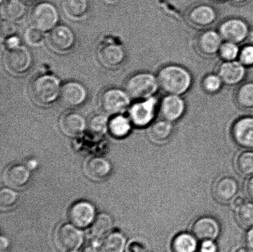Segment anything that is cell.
Segmentation results:
<instances>
[{
	"label": "cell",
	"mask_w": 253,
	"mask_h": 252,
	"mask_svg": "<svg viewBox=\"0 0 253 252\" xmlns=\"http://www.w3.org/2000/svg\"><path fill=\"white\" fill-rule=\"evenodd\" d=\"M157 78L160 88L167 95L182 96L192 85V76L189 71L175 64L164 67L159 72Z\"/></svg>",
	"instance_id": "6da1fadb"
},
{
	"label": "cell",
	"mask_w": 253,
	"mask_h": 252,
	"mask_svg": "<svg viewBox=\"0 0 253 252\" xmlns=\"http://www.w3.org/2000/svg\"><path fill=\"white\" fill-rule=\"evenodd\" d=\"M60 80L51 74H41L31 81L29 91L32 100L41 106H49L60 97Z\"/></svg>",
	"instance_id": "7a4b0ae2"
},
{
	"label": "cell",
	"mask_w": 253,
	"mask_h": 252,
	"mask_svg": "<svg viewBox=\"0 0 253 252\" xmlns=\"http://www.w3.org/2000/svg\"><path fill=\"white\" fill-rule=\"evenodd\" d=\"M160 88L157 76L148 72L136 73L125 84V90L131 99L138 101L154 97Z\"/></svg>",
	"instance_id": "3957f363"
},
{
	"label": "cell",
	"mask_w": 253,
	"mask_h": 252,
	"mask_svg": "<svg viewBox=\"0 0 253 252\" xmlns=\"http://www.w3.org/2000/svg\"><path fill=\"white\" fill-rule=\"evenodd\" d=\"M33 56L27 46L19 45L6 49L4 55V65L6 70L13 75H26L33 66Z\"/></svg>",
	"instance_id": "277c9868"
},
{
	"label": "cell",
	"mask_w": 253,
	"mask_h": 252,
	"mask_svg": "<svg viewBox=\"0 0 253 252\" xmlns=\"http://www.w3.org/2000/svg\"><path fill=\"white\" fill-rule=\"evenodd\" d=\"M131 98L125 90L118 88L107 89L101 94L99 105L107 115L121 114L130 108Z\"/></svg>",
	"instance_id": "5b68a950"
},
{
	"label": "cell",
	"mask_w": 253,
	"mask_h": 252,
	"mask_svg": "<svg viewBox=\"0 0 253 252\" xmlns=\"http://www.w3.org/2000/svg\"><path fill=\"white\" fill-rule=\"evenodd\" d=\"M60 16L58 9L51 2H40L34 7L31 14L32 26L44 32H50L58 25Z\"/></svg>",
	"instance_id": "8992f818"
},
{
	"label": "cell",
	"mask_w": 253,
	"mask_h": 252,
	"mask_svg": "<svg viewBox=\"0 0 253 252\" xmlns=\"http://www.w3.org/2000/svg\"><path fill=\"white\" fill-rule=\"evenodd\" d=\"M54 240L59 250L69 252L81 248L84 243V236L81 229L73 224L63 223L54 232Z\"/></svg>",
	"instance_id": "52a82bcc"
},
{
	"label": "cell",
	"mask_w": 253,
	"mask_h": 252,
	"mask_svg": "<svg viewBox=\"0 0 253 252\" xmlns=\"http://www.w3.org/2000/svg\"><path fill=\"white\" fill-rule=\"evenodd\" d=\"M157 106L158 100L155 96L138 101L129 108V118L136 127H145L152 122Z\"/></svg>",
	"instance_id": "ba28073f"
},
{
	"label": "cell",
	"mask_w": 253,
	"mask_h": 252,
	"mask_svg": "<svg viewBox=\"0 0 253 252\" xmlns=\"http://www.w3.org/2000/svg\"><path fill=\"white\" fill-rule=\"evenodd\" d=\"M48 42L49 46L56 53H69L76 46V35L68 26L58 25L49 32Z\"/></svg>",
	"instance_id": "9c48e42d"
},
{
	"label": "cell",
	"mask_w": 253,
	"mask_h": 252,
	"mask_svg": "<svg viewBox=\"0 0 253 252\" xmlns=\"http://www.w3.org/2000/svg\"><path fill=\"white\" fill-rule=\"evenodd\" d=\"M96 209L87 201H79L74 203L69 210L70 223L80 229L91 226L96 218Z\"/></svg>",
	"instance_id": "30bf717a"
},
{
	"label": "cell",
	"mask_w": 253,
	"mask_h": 252,
	"mask_svg": "<svg viewBox=\"0 0 253 252\" xmlns=\"http://www.w3.org/2000/svg\"><path fill=\"white\" fill-rule=\"evenodd\" d=\"M87 98V90L79 81H69L62 86L59 100L67 108L79 107L85 103Z\"/></svg>",
	"instance_id": "8fae6325"
},
{
	"label": "cell",
	"mask_w": 253,
	"mask_h": 252,
	"mask_svg": "<svg viewBox=\"0 0 253 252\" xmlns=\"http://www.w3.org/2000/svg\"><path fill=\"white\" fill-rule=\"evenodd\" d=\"M98 58L101 64L108 69H116L125 61L126 54L122 45L113 42L101 44L98 49Z\"/></svg>",
	"instance_id": "7c38bea8"
},
{
	"label": "cell",
	"mask_w": 253,
	"mask_h": 252,
	"mask_svg": "<svg viewBox=\"0 0 253 252\" xmlns=\"http://www.w3.org/2000/svg\"><path fill=\"white\" fill-rule=\"evenodd\" d=\"M61 132L69 137H78L85 132L88 127L85 117L76 111L64 112L59 120Z\"/></svg>",
	"instance_id": "4fadbf2b"
},
{
	"label": "cell",
	"mask_w": 253,
	"mask_h": 252,
	"mask_svg": "<svg viewBox=\"0 0 253 252\" xmlns=\"http://www.w3.org/2000/svg\"><path fill=\"white\" fill-rule=\"evenodd\" d=\"M83 170L88 179L93 181H102L110 176L112 171V165L106 158L95 155L85 160Z\"/></svg>",
	"instance_id": "5bb4252c"
},
{
	"label": "cell",
	"mask_w": 253,
	"mask_h": 252,
	"mask_svg": "<svg viewBox=\"0 0 253 252\" xmlns=\"http://www.w3.org/2000/svg\"><path fill=\"white\" fill-rule=\"evenodd\" d=\"M219 33L225 41L242 43L249 36V27L242 19H228L219 27Z\"/></svg>",
	"instance_id": "9a60e30c"
},
{
	"label": "cell",
	"mask_w": 253,
	"mask_h": 252,
	"mask_svg": "<svg viewBox=\"0 0 253 252\" xmlns=\"http://www.w3.org/2000/svg\"><path fill=\"white\" fill-rule=\"evenodd\" d=\"M31 177V170L26 165L14 164L4 170L2 180L7 187L14 189H22L28 184Z\"/></svg>",
	"instance_id": "2e32d148"
},
{
	"label": "cell",
	"mask_w": 253,
	"mask_h": 252,
	"mask_svg": "<svg viewBox=\"0 0 253 252\" xmlns=\"http://www.w3.org/2000/svg\"><path fill=\"white\" fill-rule=\"evenodd\" d=\"M185 110V103L182 96L167 95L160 103V111L163 119L175 122L182 117Z\"/></svg>",
	"instance_id": "e0dca14e"
},
{
	"label": "cell",
	"mask_w": 253,
	"mask_h": 252,
	"mask_svg": "<svg viewBox=\"0 0 253 252\" xmlns=\"http://www.w3.org/2000/svg\"><path fill=\"white\" fill-rule=\"evenodd\" d=\"M192 231L193 235L198 240L214 241L219 235L220 226L212 217L203 216L195 221Z\"/></svg>",
	"instance_id": "ac0fdd59"
},
{
	"label": "cell",
	"mask_w": 253,
	"mask_h": 252,
	"mask_svg": "<svg viewBox=\"0 0 253 252\" xmlns=\"http://www.w3.org/2000/svg\"><path fill=\"white\" fill-rule=\"evenodd\" d=\"M233 140L247 149L253 148V118L243 117L236 121L232 129Z\"/></svg>",
	"instance_id": "d6986e66"
},
{
	"label": "cell",
	"mask_w": 253,
	"mask_h": 252,
	"mask_svg": "<svg viewBox=\"0 0 253 252\" xmlns=\"http://www.w3.org/2000/svg\"><path fill=\"white\" fill-rule=\"evenodd\" d=\"M218 75L225 85H237L244 80L246 69L239 61H225L220 66Z\"/></svg>",
	"instance_id": "ffe728a7"
},
{
	"label": "cell",
	"mask_w": 253,
	"mask_h": 252,
	"mask_svg": "<svg viewBox=\"0 0 253 252\" xmlns=\"http://www.w3.org/2000/svg\"><path fill=\"white\" fill-rule=\"evenodd\" d=\"M239 191V184L234 178L225 176L220 178L213 187L215 199L222 203L232 201Z\"/></svg>",
	"instance_id": "44dd1931"
},
{
	"label": "cell",
	"mask_w": 253,
	"mask_h": 252,
	"mask_svg": "<svg viewBox=\"0 0 253 252\" xmlns=\"http://www.w3.org/2000/svg\"><path fill=\"white\" fill-rule=\"evenodd\" d=\"M27 8L23 0H5L1 6L2 20L16 22L21 21L27 14Z\"/></svg>",
	"instance_id": "7402d4cb"
},
{
	"label": "cell",
	"mask_w": 253,
	"mask_h": 252,
	"mask_svg": "<svg viewBox=\"0 0 253 252\" xmlns=\"http://www.w3.org/2000/svg\"><path fill=\"white\" fill-rule=\"evenodd\" d=\"M62 9L66 16L73 21H80L87 15L88 0H63Z\"/></svg>",
	"instance_id": "603a6c76"
},
{
	"label": "cell",
	"mask_w": 253,
	"mask_h": 252,
	"mask_svg": "<svg viewBox=\"0 0 253 252\" xmlns=\"http://www.w3.org/2000/svg\"><path fill=\"white\" fill-rule=\"evenodd\" d=\"M223 39L219 32L208 31L200 36L199 46L203 53L207 55H214L219 53Z\"/></svg>",
	"instance_id": "cb8c5ba5"
},
{
	"label": "cell",
	"mask_w": 253,
	"mask_h": 252,
	"mask_svg": "<svg viewBox=\"0 0 253 252\" xmlns=\"http://www.w3.org/2000/svg\"><path fill=\"white\" fill-rule=\"evenodd\" d=\"M126 246V239L121 232H111L104 237L101 241L100 252H125Z\"/></svg>",
	"instance_id": "d4e9b609"
},
{
	"label": "cell",
	"mask_w": 253,
	"mask_h": 252,
	"mask_svg": "<svg viewBox=\"0 0 253 252\" xmlns=\"http://www.w3.org/2000/svg\"><path fill=\"white\" fill-rule=\"evenodd\" d=\"M190 21L198 26L206 27L214 23L217 15L212 7L202 5L193 9L190 14Z\"/></svg>",
	"instance_id": "484cf974"
},
{
	"label": "cell",
	"mask_w": 253,
	"mask_h": 252,
	"mask_svg": "<svg viewBox=\"0 0 253 252\" xmlns=\"http://www.w3.org/2000/svg\"><path fill=\"white\" fill-rule=\"evenodd\" d=\"M113 219L106 212L96 215L95 220L91 225L90 233L94 238H104L110 233L113 228Z\"/></svg>",
	"instance_id": "4316f807"
},
{
	"label": "cell",
	"mask_w": 253,
	"mask_h": 252,
	"mask_svg": "<svg viewBox=\"0 0 253 252\" xmlns=\"http://www.w3.org/2000/svg\"><path fill=\"white\" fill-rule=\"evenodd\" d=\"M131 123L129 117L122 114L114 115L109 122V132L116 138H125L130 132Z\"/></svg>",
	"instance_id": "83f0119b"
},
{
	"label": "cell",
	"mask_w": 253,
	"mask_h": 252,
	"mask_svg": "<svg viewBox=\"0 0 253 252\" xmlns=\"http://www.w3.org/2000/svg\"><path fill=\"white\" fill-rule=\"evenodd\" d=\"M197 239L193 234H178L172 241L173 252H195L198 248Z\"/></svg>",
	"instance_id": "f1b7e54d"
},
{
	"label": "cell",
	"mask_w": 253,
	"mask_h": 252,
	"mask_svg": "<svg viewBox=\"0 0 253 252\" xmlns=\"http://www.w3.org/2000/svg\"><path fill=\"white\" fill-rule=\"evenodd\" d=\"M235 166L238 172L245 177L253 175V151H244L240 153L235 160Z\"/></svg>",
	"instance_id": "f546056e"
},
{
	"label": "cell",
	"mask_w": 253,
	"mask_h": 252,
	"mask_svg": "<svg viewBox=\"0 0 253 252\" xmlns=\"http://www.w3.org/2000/svg\"><path fill=\"white\" fill-rule=\"evenodd\" d=\"M172 131V122L163 119L153 123L151 127L150 133L156 140L164 141L170 137Z\"/></svg>",
	"instance_id": "4dcf8cb0"
},
{
	"label": "cell",
	"mask_w": 253,
	"mask_h": 252,
	"mask_svg": "<svg viewBox=\"0 0 253 252\" xmlns=\"http://www.w3.org/2000/svg\"><path fill=\"white\" fill-rule=\"evenodd\" d=\"M110 119L106 113L94 115L89 120L88 127L93 135L100 136L105 134L108 130Z\"/></svg>",
	"instance_id": "1f68e13d"
},
{
	"label": "cell",
	"mask_w": 253,
	"mask_h": 252,
	"mask_svg": "<svg viewBox=\"0 0 253 252\" xmlns=\"http://www.w3.org/2000/svg\"><path fill=\"white\" fill-rule=\"evenodd\" d=\"M237 219L245 228H253V203H245L237 209Z\"/></svg>",
	"instance_id": "d6a6232c"
},
{
	"label": "cell",
	"mask_w": 253,
	"mask_h": 252,
	"mask_svg": "<svg viewBox=\"0 0 253 252\" xmlns=\"http://www.w3.org/2000/svg\"><path fill=\"white\" fill-rule=\"evenodd\" d=\"M237 102L244 108H253V83L245 84L238 90Z\"/></svg>",
	"instance_id": "836d02e7"
},
{
	"label": "cell",
	"mask_w": 253,
	"mask_h": 252,
	"mask_svg": "<svg viewBox=\"0 0 253 252\" xmlns=\"http://www.w3.org/2000/svg\"><path fill=\"white\" fill-rule=\"evenodd\" d=\"M19 194L11 187L2 188L0 191V207L6 210L12 208L19 201Z\"/></svg>",
	"instance_id": "e575fe53"
},
{
	"label": "cell",
	"mask_w": 253,
	"mask_h": 252,
	"mask_svg": "<svg viewBox=\"0 0 253 252\" xmlns=\"http://www.w3.org/2000/svg\"><path fill=\"white\" fill-rule=\"evenodd\" d=\"M44 33V32L41 31V30L31 26L28 27L24 32L25 41L30 46H41L43 44L44 38H45Z\"/></svg>",
	"instance_id": "d590c367"
},
{
	"label": "cell",
	"mask_w": 253,
	"mask_h": 252,
	"mask_svg": "<svg viewBox=\"0 0 253 252\" xmlns=\"http://www.w3.org/2000/svg\"><path fill=\"white\" fill-rule=\"evenodd\" d=\"M240 49L238 44L232 42L225 41L220 46L219 53L220 58L225 61H235L239 58Z\"/></svg>",
	"instance_id": "8d00e7d4"
},
{
	"label": "cell",
	"mask_w": 253,
	"mask_h": 252,
	"mask_svg": "<svg viewBox=\"0 0 253 252\" xmlns=\"http://www.w3.org/2000/svg\"><path fill=\"white\" fill-rule=\"evenodd\" d=\"M224 84L218 74H210L204 78L203 81V86L205 90L209 93H215L218 92L222 88Z\"/></svg>",
	"instance_id": "74e56055"
},
{
	"label": "cell",
	"mask_w": 253,
	"mask_h": 252,
	"mask_svg": "<svg viewBox=\"0 0 253 252\" xmlns=\"http://www.w3.org/2000/svg\"><path fill=\"white\" fill-rule=\"evenodd\" d=\"M17 31L15 22L1 20V39L4 41L10 36H16Z\"/></svg>",
	"instance_id": "f35d334b"
},
{
	"label": "cell",
	"mask_w": 253,
	"mask_h": 252,
	"mask_svg": "<svg viewBox=\"0 0 253 252\" xmlns=\"http://www.w3.org/2000/svg\"><path fill=\"white\" fill-rule=\"evenodd\" d=\"M239 61L245 66L253 65V45L245 46L240 52Z\"/></svg>",
	"instance_id": "ab89813d"
},
{
	"label": "cell",
	"mask_w": 253,
	"mask_h": 252,
	"mask_svg": "<svg viewBox=\"0 0 253 252\" xmlns=\"http://www.w3.org/2000/svg\"><path fill=\"white\" fill-rule=\"evenodd\" d=\"M127 252H150L147 244L143 241L135 239L130 242L127 246Z\"/></svg>",
	"instance_id": "60d3db41"
},
{
	"label": "cell",
	"mask_w": 253,
	"mask_h": 252,
	"mask_svg": "<svg viewBox=\"0 0 253 252\" xmlns=\"http://www.w3.org/2000/svg\"><path fill=\"white\" fill-rule=\"evenodd\" d=\"M200 252H217V247L214 241H203L200 247Z\"/></svg>",
	"instance_id": "b9f144b4"
},
{
	"label": "cell",
	"mask_w": 253,
	"mask_h": 252,
	"mask_svg": "<svg viewBox=\"0 0 253 252\" xmlns=\"http://www.w3.org/2000/svg\"><path fill=\"white\" fill-rule=\"evenodd\" d=\"M4 44L6 49L14 48L21 45V39L16 36H10L4 39Z\"/></svg>",
	"instance_id": "7bdbcfd3"
},
{
	"label": "cell",
	"mask_w": 253,
	"mask_h": 252,
	"mask_svg": "<svg viewBox=\"0 0 253 252\" xmlns=\"http://www.w3.org/2000/svg\"><path fill=\"white\" fill-rule=\"evenodd\" d=\"M245 191L249 198L253 202V175L247 180L245 184Z\"/></svg>",
	"instance_id": "ee69618b"
},
{
	"label": "cell",
	"mask_w": 253,
	"mask_h": 252,
	"mask_svg": "<svg viewBox=\"0 0 253 252\" xmlns=\"http://www.w3.org/2000/svg\"><path fill=\"white\" fill-rule=\"evenodd\" d=\"M245 243L248 250L250 252H253V228H250L246 234Z\"/></svg>",
	"instance_id": "f6af8a7d"
},
{
	"label": "cell",
	"mask_w": 253,
	"mask_h": 252,
	"mask_svg": "<svg viewBox=\"0 0 253 252\" xmlns=\"http://www.w3.org/2000/svg\"><path fill=\"white\" fill-rule=\"evenodd\" d=\"M245 203L244 199L241 197H235L233 199L232 206L235 209H239L243 204Z\"/></svg>",
	"instance_id": "bcb514c9"
},
{
	"label": "cell",
	"mask_w": 253,
	"mask_h": 252,
	"mask_svg": "<svg viewBox=\"0 0 253 252\" xmlns=\"http://www.w3.org/2000/svg\"><path fill=\"white\" fill-rule=\"evenodd\" d=\"M83 252H100V249L96 248L93 244H88L84 249Z\"/></svg>",
	"instance_id": "7dc6e473"
},
{
	"label": "cell",
	"mask_w": 253,
	"mask_h": 252,
	"mask_svg": "<svg viewBox=\"0 0 253 252\" xmlns=\"http://www.w3.org/2000/svg\"><path fill=\"white\" fill-rule=\"evenodd\" d=\"M0 245H1V250H5V249L8 248L9 241L6 237L1 236V240H0Z\"/></svg>",
	"instance_id": "c3c4849f"
},
{
	"label": "cell",
	"mask_w": 253,
	"mask_h": 252,
	"mask_svg": "<svg viewBox=\"0 0 253 252\" xmlns=\"http://www.w3.org/2000/svg\"><path fill=\"white\" fill-rule=\"evenodd\" d=\"M37 163L34 160H29L28 164L26 165V166L29 168L30 170L34 169L36 167Z\"/></svg>",
	"instance_id": "681fc988"
},
{
	"label": "cell",
	"mask_w": 253,
	"mask_h": 252,
	"mask_svg": "<svg viewBox=\"0 0 253 252\" xmlns=\"http://www.w3.org/2000/svg\"><path fill=\"white\" fill-rule=\"evenodd\" d=\"M232 252H250L248 249H245L244 248H242V247H239V248H237L234 249Z\"/></svg>",
	"instance_id": "f907efd6"
},
{
	"label": "cell",
	"mask_w": 253,
	"mask_h": 252,
	"mask_svg": "<svg viewBox=\"0 0 253 252\" xmlns=\"http://www.w3.org/2000/svg\"><path fill=\"white\" fill-rule=\"evenodd\" d=\"M103 1L108 4H114L116 3L119 0H103Z\"/></svg>",
	"instance_id": "816d5d0a"
},
{
	"label": "cell",
	"mask_w": 253,
	"mask_h": 252,
	"mask_svg": "<svg viewBox=\"0 0 253 252\" xmlns=\"http://www.w3.org/2000/svg\"><path fill=\"white\" fill-rule=\"evenodd\" d=\"M23 1H24L25 2H26V1L29 2V1H34V0H23Z\"/></svg>",
	"instance_id": "f5cc1de1"
},
{
	"label": "cell",
	"mask_w": 253,
	"mask_h": 252,
	"mask_svg": "<svg viewBox=\"0 0 253 252\" xmlns=\"http://www.w3.org/2000/svg\"><path fill=\"white\" fill-rule=\"evenodd\" d=\"M235 1L240 2V1H244V0H235Z\"/></svg>",
	"instance_id": "db71d44e"
},
{
	"label": "cell",
	"mask_w": 253,
	"mask_h": 252,
	"mask_svg": "<svg viewBox=\"0 0 253 252\" xmlns=\"http://www.w3.org/2000/svg\"><path fill=\"white\" fill-rule=\"evenodd\" d=\"M5 0H0V1H1V3H2V2H4Z\"/></svg>",
	"instance_id": "11a10c76"
},
{
	"label": "cell",
	"mask_w": 253,
	"mask_h": 252,
	"mask_svg": "<svg viewBox=\"0 0 253 252\" xmlns=\"http://www.w3.org/2000/svg\"><path fill=\"white\" fill-rule=\"evenodd\" d=\"M78 252L76 251H72V252Z\"/></svg>",
	"instance_id": "9f6ffc18"
}]
</instances>
